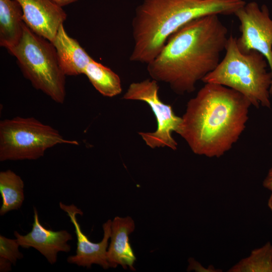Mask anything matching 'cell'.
Segmentation results:
<instances>
[{
  "mask_svg": "<svg viewBox=\"0 0 272 272\" xmlns=\"http://www.w3.org/2000/svg\"><path fill=\"white\" fill-rule=\"evenodd\" d=\"M228 29L218 15L185 24L167 39L161 52L147 64L152 79L169 85L176 94L190 93L213 71L225 50Z\"/></svg>",
  "mask_w": 272,
  "mask_h": 272,
  "instance_id": "obj_1",
  "label": "cell"
},
{
  "mask_svg": "<svg viewBox=\"0 0 272 272\" xmlns=\"http://www.w3.org/2000/svg\"><path fill=\"white\" fill-rule=\"evenodd\" d=\"M250 106L238 92L205 83L188 102L178 134L195 154L220 157L232 148L245 129Z\"/></svg>",
  "mask_w": 272,
  "mask_h": 272,
  "instance_id": "obj_2",
  "label": "cell"
},
{
  "mask_svg": "<svg viewBox=\"0 0 272 272\" xmlns=\"http://www.w3.org/2000/svg\"><path fill=\"white\" fill-rule=\"evenodd\" d=\"M246 3L244 0H144L132 21L134 46L129 60L148 64L170 35L185 24L210 15L235 14Z\"/></svg>",
  "mask_w": 272,
  "mask_h": 272,
  "instance_id": "obj_3",
  "label": "cell"
},
{
  "mask_svg": "<svg viewBox=\"0 0 272 272\" xmlns=\"http://www.w3.org/2000/svg\"><path fill=\"white\" fill-rule=\"evenodd\" d=\"M236 39L230 35L225 56L202 81L233 89L257 108L260 106L270 108L272 74L266 69L268 62L257 51H241L237 46Z\"/></svg>",
  "mask_w": 272,
  "mask_h": 272,
  "instance_id": "obj_4",
  "label": "cell"
},
{
  "mask_svg": "<svg viewBox=\"0 0 272 272\" xmlns=\"http://www.w3.org/2000/svg\"><path fill=\"white\" fill-rule=\"evenodd\" d=\"M8 51L16 58L23 75L35 89L55 102L63 103L65 75L50 41L34 33L24 23L21 39Z\"/></svg>",
  "mask_w": 272,
  "mask_h": 272,
  "instance_id": "obj_5",
  "label": "cell"
},
{
  "mask_svg": "<svg viewBox=\"0 0 272 272\" xmlns=\"http://www.w3.org/2000/svg\"><path fill=\"white\" fill-rule=\"evenodd\" d=\"M78 145L34 117L17 116L0 121V161L36 160L58 144Z\"/></svg>",
  "mask_w": 272,
  "mask_h": 272,
  "instance_id": "obj_6",
  "label": "cell"
},
{
  "mask_svg": "<svg viewBox=\"0 0 272 272\" xmlns=\"http://www.w3.org/2000/svg\"><path fill=\"white\" fill-rule=\"evenodd\" d=\"M157 81L146 79L130 84L123 98L139 100L147 103L150 107L157 121V127L154 132H140L146 145L152 149L168 147L173 150L177 148V143L172 133L180 131L182 117L176 115L172 106L163 102L158 95Z\"/></svg>",
  "mask_w": 272,
  "mask_h": 272,
  "instance_id": "obj_7",
  "label": "cell"
},
{
  "mask_svg": "<svg viewBox=\"0 0 272 272\" xmlns=\"http://www.w3.org/2000/svg\"><path fill=\"white\" fill-rule=\"evenodd\" d=\"M238 19L240 37L237 45L242 52L254 50L266 59L272 74V18L265 5L260 8L255 2H251L238 9L234 14ZM272 95V82L269 89Z\"/></svg>",
  "mask_w": 272,
  "mask_h": 272,
  "instance_id": "obj_8",
  "label": "cell"
},
{
  "mask_svg": "<svg viewBox=\"0 0 272 272\" xmlns=\"http://www.w3.org/2000/svg\"><path fill=\"white\" fill-rule=\"evenodd\" d=\"M60 208L65 212L75 228L77 237V250L75 255L69 256L67 261L79 266L90 268L92 264H96L104 269L110 267L107 260V251L111 233V220H108L102 226L103 237L98 243L89 240L82 231L78 221L77 215L82 216L83 212L75 205H66L59 202Z\"/></svg>",
  "mask_w": 272,
  "mask_h": 272,
  "instance_id": "obj_9",
  "label": "cell"
},
{
  "mask_svg": "<svg viewBox=\"0 0 272 272\" xmlns=\"http://www.w3.org/2000/svg\"><path fill=\"white\" fill-rule=\"evenodd\" d=\"M33 212L34 221L31 231L25 235L15 231L14 235L20 246L24 248H35L49 263L54 264L59 252L71 251V247L67 242L73 239V236L65 230L54 231L45 228L40 222L38 211L35 207Z\"/></svg>",
  "mask_w": 272,
  "mask_h": 272,
  "instance_id": "obj_10",
  "label": "cell"
},
{
  "mask_svg": "<svg viewBox=\"0 0 272 272\" xmlns=\"http://www.w3.org/2000/svg\"><path fill=\"white\" fill-rule=\"evenodd\" d=\"M23 13V21L34 33L50 42L66 19L62 7L51 0H16Z\"/></svg>",
  "mask_w": 272,
  "mask_h": 272,
  "instance_id": "obj_11",
  "label": "cell"
},
{
  "mask_svg": "<svg viewBox=\"0 0 272 272\" xmlns=\"http://www.w3.org/2000/svg\"><path fill=\"white\" fill-rule=\"evenodd\" d=\"M134 229V222L129 216H117L111 221L110 242L107 251L110 267L120 265L124 269L129 267L130 270H134L136 257L129 241V235Z\"/></svg>",
  "mask_w": 272,
  "mask_h": 272,
  "instance_id": "obj_12",
  "label": "cell"
},
{
  "mask_svg": "<svg viewBox=\"0 0 272 272\" xmlns=\"http://www.w3.org/2000/svg\"><path fill=\"white\" fill-rule=\"evenodd\" d=\"M55 48L60 66L65 76L84 74L93 58L60 25L52 42Z\"/></svg>",
  "mask_w": 272,
  "mask_h": 272,
  "instance_id": "obj_13",
  "label": "cell"
},
{
  "mask_svg": "<svg viewBox=\"0 0 272 272\" xmlns=\"http://www.w3.org/2000/svg\"><path fill=\"white\" fill-rule=\"evenodd\" d=\"M23 13L16 0H0V45L8 49L17 45L23 33Z\"/></svg>",
  "mask_w": 272,
  "mask_h": 272,
  "instance_id": "obj_14",
  "label": "cell"
},
{
  "mask_svg": "<svg viewBox=\"0 0 272 272\" xmlns=\"http://www.w3.org/2000/svg\"><path fill=\"white\" fill-rule=\"evenodd\" d=\"M24 183L20 176L11 170L0 172V193L2 205L0 215L19 210L24 200Z\"/></svg>",
  "mask_w": 272,
  "mask_h": 272,
  "instance_id": "obj_15",
  "label": "cell"
},
{
  "mask_svg": "<svg viewBox=\"0 0 272 272\" xmlns=\"http://www.w3.org/2000/svg\"><path fill=\"white\" fill-rule=\"evenodd\" d=\"M84 74L94 87L104 96L112 97L121 93L119 77L110 69L93 59L86 67Z\"/></svg>",
  "mask_w": 272,
  "mask_h": 272,
  "instance_id": "obj_16",
  "label": "cell"
},
{
  "mask_svg": "<svg viewBox=\"0 0 272 272\" xmlns=\"http://www.w3.org/2000/svg\"><path fill=\"white\" fill-rule=\"evenodd\" d=\"M229 272H272V244L267 242L253 249L249 256L241 259Z\"/></svg>",
  "mask_w": 272,
  "mask_h": 272,
  "instance_id": "obj_17",
  "label": "cell"
},
{
  "mask_svg": "<svg viewBox=\"0 0 272 272\" xmlns=\"http://www.w3.org/2000/svg\"><path fill=\"white\" fill-rule=\"evenodd\" d=\"M20 245L17 239H10L0 235V258L11 261L14 265L18 260L23 258V255L20 252Z\"/></svg>",
  "mask_w": 272,
  "mask_h": 272,
  "instance_id": "obj_18",
  "label": "cell"
},
{
  "mask_svg": "<svg viewBox=\"0 0 272 272\" xmlns=\"http://www.w3.org/2000/svg\"><path fill=\"white\" fill-rule=\"evenodd\" d=\"M263 186L272 192V167L269 169L263 181Z\"/></svg>",
  "mask_w": 272,
  "mask_h": 272,
  "instance_id": "obj_19",
  "label": "cell"
},
{
  "mask_svg": "<svg viewBox=\"0 0 272 272\" xmlns=\"http://www.w3.org/2000/svg\"><path fill=\"white\" fill-rule=\"evenodd\" d=\"M12 263L5 258H0V271L8 272L12 269Z\"/></svg>",
  "mask_w": 272,
  "mask_h": 272,
  "instance_id": "obj_20",
  "label": "cell"
},
{
  "mask_svg": "<svg viewBox=\"0 0 272 272\" xmlns=\"http://www.w3.org/2000/svg\"><path fill=\"white\" fill-rule=\"evenodd\" d=\"M57 5L60 7H63L65 6L69 5L73 2L77 1V0H51Z\"/></svg>",
  "mask_w": 272,
  "mask_h": 272,
  "instance_id": "obj_21",
  "label": "cell"
},
{
  "mask_svg": "<svg viewBox=\"0 0 272 272\" xmlns=\"http://www.w3.org/2000/svg\"><path fill=\"white\" fill-rule=\"evenodd\" d=\"M267 205L270 211L272 212V192L268 198Z\"/></svg>",
  "mask_w": 272,
  "mask_h": 272,
  "instance_id": "obj_22",
  "label": "cell"
}]
</instances>
